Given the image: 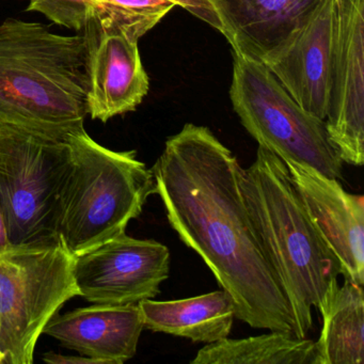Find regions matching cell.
Instances as JSON below:
<instances>
[{
	"label": "cell",
	"mask_w": 364,
	"mask_h": 364,
	"mask_svg": "<svg viewBox=\"0 0 364 364\" xmlns=\"http://www.w3.org/2000/svg\"><path fill=\"white\" fill-rule=\"evenodd\" d=\"M242 168L210 129L187 123L166 140L151 170L170 227L231 296L236 318L297 338L287 296L245 203Z\"/></svg>",
	"instance_id": "obj_1"
},
{
	"label": "cell",
	"mask_w": 364,
	"mask_h": 364,
	"mask_svg": "<svg viewBox=\"0 0 364 364\" xmlns=\"http://www.w3.org/2000/svg\"><path fill=\"white\" fill-rule=\"evenodd\" d=\"M89 42L40 23L0 24V122L65 139L85 129Z\"/></svg>",
	"instance_id": "obj_2"
},
{
	"label": "cell",
	"mask_w": 364,
	"mask_h": 364,
	"mask_svg": "<svg viewBox=\"0 0 364 364\" xmlns=\"http://www.w3.org/2000/svg\"><path fill=\"white\" fill-rule=\"evenodd\" d=\"M247 210L289 301L297 338L312 329V308L342 274V265L313 225L284 161L259 146L240 174Z\"/></svg>",
	"instance_id": "obj_3"
},
{
	"label": "cell",
	"mask_w": 364,
	"mask_h": 364,
	"mask_svg": "<svg viewBox=\"0 0 364 364\" xmlns=\"http://www.w3.org/2000/svg\"><path fill=\"white\" fill-rule=\"evenodd\" d=\"M72 164L59 200L58 235L80 257L125 233L155 193L152 170L135 151L109 150L86 129L67 137Z\"/></svg>",
	"instance_id": "obj_4"
},
{
	"label": "cell",
	"mask_w": 364,
	"mask_h": 364,
	"mask_svg": "<svg viewBox=\"0 0 364 364\" xmlns=\"http://www.w3.org/2000/svg\"><path fill=\"white\" fill-rule=\"evenodd\" d=\"M71 164L67 138L0 122V208L12 247L61 244L59 200Z\"/></svg>",
	"instance_id": "obj_5"
},
{
	"label": "cell",
	"mask_w": 364,
	"mask_h": 364,
	"mask_svg": "<svg viewBox=\"0 0 364 364\" xmlns=\"http://www.w3.org/2000/svg\"><path fill=\"white\" fill-rule=\"evenodd\" d=\"M230 99L242 127L259 146L282 161L342 178L343 161L325 121L302 109L262 61L233 52Z\"/></svg>",
	"instance_id": "obj_6"
},
{
	"label": "cell",
	"mask_w": 364,
	"mask_h": 364,
	"mask_svg": "<svg viewBox=\"0 0 364 364\" xmlns=\"http://www.w3.org/2000/svg\"><path fill=\"white\" fill-rule=\"evenodd\" d=\"M75 257L63 242L0 252V350L6 364L33 363L48 321L80 296Z\"/></svg>",
	"instance_id": "obj_7"
},
{
	"label": "cell",
	"mask_w": 364,
	"mask_h": 364,
	"mask_svg": "<svg viewBox=\"0 0 364 364\" xmlns=\"http://www.w3.org/2000/svg\"><path fill=\"white\" fill-rule=\"evenodd\" d=\"M170 251L154 240L121 234L75 257L80 297L92 304L127 306L153 299L169 278Z\"/></svg>",
	"instance_id": "obj_8"
},
{
	"label": "cell",
	"mask_w": 364,
	"mask_h": 364,
	"mask_svg": "<svg viewBox=\"0 0 364 364\" xmlns=\"http://www.w3.org/2000/svg\"><path fill=\"white\" fill-rule=\"evenodd\" d=\"M326 129L343 163H364V0L336 9Z\"/></svg>",
	"instance_id": "obj_9"
},
{
	"label": "cell",
	"mask_w": 364,
	"mask_h": 364,
	"mask_svg": "<svg viewBox=\"0 0 364 364\" xmlns=\"http://www.w3.org/2000/svg\"><path fill=\"white\" fill-rule=\"evenodd\" d=\"M336 9V0H321L299 27L259 60L302 109L323 121L329 102Z\"/></svg>",
	"instance_id": "obj_10"
},
{
	"label": "cell",
	"mask_w": 364,
	"mask_h": 364,
	"mask_svg": "<svg viewBox=\"0 0 364 364\" xmlns=\"http://www.w3.org/2000/svg\"><path fill=\"white\" fill-rule=\"evenodd\" d=\"M283 161L313 225L340 261L342 276L363 287V197L312 168Z\"/></svg>",
	"instance_id": "obj_11"
},
{
	"label": "cell",
	"mask_w": 364,
	"mask_h": 364,
	"mask_svg": "<svg viewBox=\"0 0 364 364\" xmlns=\"http://www.w3.org/2000/svg\"><path fill=\"white\" fill-rule=\"evenodd\" d=\"M82 33L89 42L88 114L105 123L134 112L150 89L138 42L95 16Z\"/></svg>",
	"instance_id": "obj_12"
},
{
	"label": "cell",
	"mask_w": 364,
	"mask_h": 364,
	"mask_svg": "<svg viewBox=\"0 0 364 364\" xmlns=\"http://www.w3.org/2000/svg\"><path fill=\"white\" fill-rule=\"evenodd\" d=\"M144 329L138 304H95L55 315L43 333L102 364H123L135 357Z\"/></svg>",
	"instance_id": "obj_13"
},
{
	"label": "cell",
	"mask_w": 364,
	"mask_h": 364,
	"mask_svg": "<svg viewBox=\"0 0 364 364\" xmlns=\"http://www.w3.org/2000/svg\"><path fill=\"white\" fill-rule=\"evenodd\" d=\"M321 0H210L237 54L261 60L299 27Z\"/></svg>",
	"instance_id": "obj_14"
},
{
	"label": "cell",
	"mask_w": 364,
	"mask_h": 364,
	"mask_svg": "<svg viewBox=\"0 0 364 364\" xmlns=\"http://www.w3.org/2000/svg\"><path fill=\"white\" fill-rule=\"evenodd\" d=\"M138 306L146 329L205 344L229 338L235 318L233 299L223 289L171 301L144 299Z\"/></svg>",
	"instance_id": "obj_15"
},
{
	"label": "cell",
	"mask_w": 364,
	"mask_h": 364,
	"mask_svg": "<svg viewBox=\"0 0 364 364\" xmlns=\"http://www.w3.org/2000/svg\"><path fill=\"white\" fill-rule=\"evenodd\" d=\"M323 317L314 364H363V287L345 279L332 283L318 306Z\"/></svg>",
	"instance_id": "obj_16"
},
{
	"label": "cell",
	"mask_w": 364,
	"mask_h": 364,
	"mask_svg": "<svg viewBox=\"0 0 364 364\" xmlns=\"http://www.w3.org/2000/svg\"><path fill=\"white\" fill-rule=\"evenodd\" d=\"M314 341L270 331L206 344L191 364H314Z\"/></svg>",
	"instance_id": "obj_17"
},
{
	"label": "cell",
	"mask_w": 364,
	"mask_h": 364,
	"mask_svg": "<svg viewBox=\"0 0 364 364\" xmlns=\"http://www.w3.org/2000/svg\"><path fill=\"white\" fill-rule=\"evenodd\" d=\"M95 18L108 23L132 41L154 28L174 7L171 0H93Z\"/></svg>",
	"instance_id": "obj_18"
},
{
	"label": "cell",
	"mask_w": 364,
	"mask_h": 364,
	"mask_svg": "<svg viewBox=\"0 0 364 364\" xmlns=\"http://www.w3.org/2000/svg\"><path fill=\"white\" fill-rule=\"evenodd\" d=\"M27 11L39 12L56 24L84 31L95 16L93 0H29Z\"/></svg>",
	"instance_id": "obj_19"
},
{
	"label": "cell",
	"mask_w": 364,
	"mask_h": 364,
	"mask_svg": "<svg viewBox=\"0 0 364 364\" xmlns=\"http://www.w3.org/2000/svg\"><path fill=\"white\" fill-rule=\"evenodd\" d=\"M171 1L186 10L191 16L203 21L223 35V25L210 4V0H171Z\"/></svg>",
	"instance_id": "obj_20"
},
{
	"label": "cell",
	"mask_w": 364,
	"mask_h": 364,
	"mask_svg": "<svg viewBox=\"0 0 364 364\" xmlns=\"http://www.w3.org/2000/svg\"><path fill=\"white\" fill-rule=\"evenodd\" d=\"M43 360L50 364H102L100 360L86 355H63L55 353H46Z\"/></svg>",
	"instance_id": "obj_21"
},
{
	"label": "cell",
	"mask_w": 364,
	"mask_h": 364,
	"mask_svg": "<svg viewBox=\"0 0 364 364\" xmlns=\"http://www.w3.org/2000/svg\"><path fill=\"white\" fill-rule=\"evenodd\" d=\"M10 248H12V245L8 232L7 221L3 210L0 208V252L9 250Z\"/></svg>",
	"instance_id": "obj_22"
},
{
	"label": "cell",
	"mask_w": 364,
	"mask_h": 364,
	"mask_svg": "<svg viewBox=\"0 0 364 364\" xmlns=\"http://www.w3.org/2000/svg\"><path fill=\"white\" fill-rule=\"evenodd\" d=\"M0 364H6V355L0 350Z\"/></svg>",
	"instance_id": "obj_23"
},
{
	"label": "cell",
	"mask_w": 364,
	"mask_h": 364,
	"mask_svg": "<svg viewBox=\"0 0 364 364\" xmlns=\"http://www.w3.org/2000/svg\"><path fill=\"white\" fill-rule=\"evenodd\" d=\"M336 3H340V0H336Z\"/></svg>",
	"instance_id": "obj_24"
}]
</instances>
